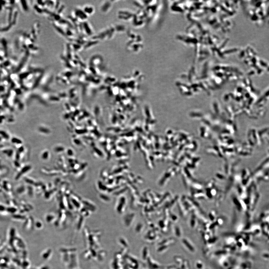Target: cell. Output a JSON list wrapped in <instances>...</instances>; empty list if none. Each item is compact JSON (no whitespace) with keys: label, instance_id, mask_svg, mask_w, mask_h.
<instances>
[{"label":"cell","instance_id":"obj_3","mask_svg":"<svg viewBox=\"0 0 269 269\" xmlns=\"http://www.w3.org/2000/svg\"><path fill=\"white\" fill-rule=\"evenodd\" d=\"M25 190V188L23 185H21L18 186L16 187V192L18 195H21L23 193H24Z\"/></svg>","mask_w":269,"mask_h":269},{"label":"cell","instance_id":"obj_1","mask_svg":"<svg viewBox=\"0 0 269 269\" xmlns=\"http://www.w3.org/2000/svg\"><path fill=\"white\" fill-rule=\"evenodd\" d=\"M2 191H3L7 197L12 199L14 196L11 184L7 179H4L1 182Z\"/></svg>","mask_w":269,"mask_h":269},{"label":"cell","instance_id":"obj_2","mask_svg":"<svg viewBox=\"0 0 269 269\" xmlns=\"http://www.w3.org/2000/svg\"><path fill=\"white\" fill-rule=\"evenodd\" d=\"M31 166L30 165H27L22 167L20 169L18 170V172L17 174L15 177V180L16 181H19L20 179L25 175L26 173L30 171L31 169Z\"/></svg>","mask_w":269,"mask_h":269}]
</instances>
